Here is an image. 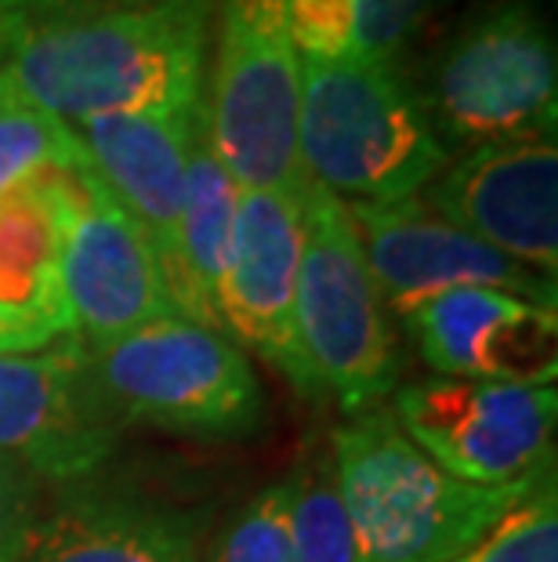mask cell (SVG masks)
<instances>
[{
	"mask_svg": "<svg viewBox=\"0 0 558 562\" xmlns=\"http://www.w3.org/2000/svg\"><path fill=\"white\" fill-rule=\"evenodd\" d=\"M218 0L0 8V66L15 88L66 124L110 113L193 105L204 94Z\"/></svg>",
	"mask_w": 558,
	"mask_h": 562,
	"instance_id": "1",
	"label": "cell"
},
{
	"mask_svg": "<svg viewBox=\"0 0 558 562\" xmlns=\"http://www.w3.org/2000/svg\"><path fill=\"white\" fill-rule=\"evenodd\" d=\"M330 461L355 562H454L544 475L540 469L504 486L457 480L413 447L385 406L338 425Z\"/></svg>",
	"mask_w": 558,
	"mask_h": 562,
	"instance_id": "2",
	"label": "cell"
},
{
	"mask_svg": "<svg viewBox=\"0 0 558 562\" xmlns=\"http://www.w3.org/2000/svg\"><path fill=\"white\" fill-rule=\"evenodd\" d=\"M298 149L308 182L360 203L421 196L449 164L424 94L391 63L301 55Z\"/></svg>",
	"mask_w": 558,
	"mask_h": 562,
	"instance_id": "3",
	"label": "cell"
},
{
	"mask_svg": "<svg viewBox=\"0 0 558 562\" xmlns=\"http://www.w3.org/2000/svg\"><path fill=\"white\" fill-rule=\"evenodd\" d=\"M287 11L291 0H218L215 8L207 138L240 189H308L298 149L301 55Z\"/></svg>",
	"mask_w": 558,
	"mask_h": 562,
	"instance_id": "4",
	"label": "cell"
},
{
	"mask_svg": "<svg viewBox=\"0 0 558 562\" xmlns=\"http://www.w3.org/2000/svg\"><path fill=\"white\" fill-rule=\"evenodd\" d=\"M298 341L316 385L349 417L377 411L399 385L388 308L344 200L308 182L301 196Z\"/></svg>",
	"mask_w": 558,
	"mask_h": 562,
	"instance_id": "5",
	"label": "cell"
},
{
	"mask_svg": "<svg viewBox=\"0 0 558 562\" xmlns=\"http://www.w3.org/2000/svg\"><path fill=\"white\" fill-rule=\"evenodd\" d=\"M102 396L124 425L196 439L251 436L265 422V392L229 334L185 316L91 349Z\"/></svg>",
	"mask_w": 558,
	"mask_h": 562,
	"instance_id": "6",
	"label": "cell"
},
{
	"mask_svg": "<svg viewBox=\"0 0 558 562\" xmlns=\"http://www.w3.org/2000/svg\"><path fill=\"white\" fill-rule=\"evenodd\" d=\"M558 58L551 26L529 0H497L439 55L424 105L443 146L555 138Z\"/></svg>",
	"mask_w": 558,
	"mask_h": 562,
	"instance_id": "7",
	"label": "cell"
},
{
	"mask_svg": "<svg viewBox=\"0 0 558 562\" xmlns=\"http://www.w3.org/2000/svg\"><path fill=\"white\" fill-rule=\"evenodd\" d=\"M391 417L439 469L475 486H504L551 464L555 385L432 378L391 392Z\"/></svg>",
	"mask_w": 558,
	"mask_h": 562,
	"instance_id": "8",
	"label": "cell"
},
{
	"mask_svg": "<svg viewBox=\"0 0 558 562\" xmlns=\"http://www.w3.org/2000/svg\"><path fill=\"white\" fill-rule=\"evenodd\" d=\"M124 422L102 396L77 334L37 352L0 356V453L41 483L80 486L121 447Z\"/></svg>",
	"mask_w": 558,
	"mask_h": 562,
	"instance_id": "9",
	"label": "cell"
},
{
	"mask_svg": "<svg viewBox=\"0 0 558 562\" xmlns=\"http://www.w3.org/2000/svg\"><path fill=\"white\" fill-rule=\"evenodd\" d=\"M301 196L280 189H240L218 286V323L305 400H323L298 341Z\"/></svg>",
	"mask_w": 558,
	"mask_h": 562,
	"instance_id": "10",
	"label": "cell"
},
{
	"mask_svg": "<svg viewBox=\"0 0 558 562\" xmlns=\"http://www.w3.org/2000/svg\"><path fill=\"white\" fill-rule=\"evenodd\" d=\"M424 207L555 280L558 269V149L555 138H508L449 160L424 186Z\"/></svg>",
	"mask_w": 558,
	"mask_h": 562,
	"instance_id": "11",
	"label": "cell"
},
{
	"mask_svg": "<svg viewBox=\"0 0 558 562\" xmlns=\"http://www.w3.org/2000/svg\"><path fill=\"white\" fill-rule=\"evenodd\" d=\"M344 207L360 233L382 302L396 316L457 286H497L555 308V280L454 229L424 207L421 196L399 203L344 200Z\"/></svg>",
	"mask_w": 558,
	"mask_h": 562,
	"instance_id": "12",
	"label": "cell"
},
{
	"mask_svg": "<svg viewBox=\"0 0 558 562\" xmlns=\"http://www.w3.org/2000/svg\"><path fill=\"white\" fill-rule=\"evenodd\" d=\"M62 283L77 338L88 349H102L163 316H182L157 250L94 167L84 171V189L66 222Z\"/></svg>",
	"mask_w": 558,
	"mask_h": 562,
	"instance_id": "13",
	"label": "cell"
},
{
	"mask_svg": "<svg viewBox=\"0 0 558 562\" xmlns=\"http://www.w3.org/2000/svg\"><path fill=\"white\" fill-rule=\"evenodd\" d=\"M402 323L439 378L555 385L558 319L551 305L497 286H457L410 308Z\"/></svg>",
	"mask_w": 558,
	"mask_h": 562,
	"instance_id": "14",
	"label": "cell"
},
{
	"mask_svg": "<svg viewBox=\"0 0 558 562\" xmlns=\"http://www.w3.org/2000/svg\"><path fill=\"white\" fill-rule=\"evenodd\" d=\"M47 167L0 196V356L37 352L77 334L62 283V240L84 171Z\"/></svg>",
	"mask_w": 558,
	"mask_h": 562,
	"instance_id": "15",
	"label": "cell"
},
{
	"mask_svg": "<svg viewBox=\"0 0 558 562\" xmlns=\"http://www.w3.org/2000/svg\"><path fill=\"white\" fill-rule=\"evenodd\" d=\"M196 124L200 102L171 105V110L110 113L73 124L94 175L157 250L171 297H178V277H182L178 211H182L185 157L196 138Z\"/></svg>",
	"mask_w": 558,
	"mask_h": 562,
	"instance_id": "16",
	"label": "cell"
},
{
	"mask_svg": "<svg viewBox=\"0 0 558 562\" xmlns=\"http://www.w3.org/2000/svg\"><path fill=\"white\" fill-rule=\"evenodd\" d=\"M200 530L193 508L88 480L41 512L19 562H200Z\"/></svg>",
	"mask_w": 558,
	"mask_h": 562,
	"instance_id": "17",
	"label": "cell"
},
{
	"mask_svg": "<svg viewBox=\"0 0 558 562\" xmlns=\"http://www.w3.org/2000/svg\"><path fill=\"white\" fill-rule=\"evenodd\" d=\"M240 186L218 164L207 138V105L200 99L196 138L185 157L182 211H178V313L204 327L221 330L218 323V286L229 258V236L236 218Z\"/></svg>",
	"mask_w": 558,
	"mask_h": 562,
	"instance_id": "18",
	"label": "cell"
},
{
	"mask_svg": "<svg viewBox=\"0 0 558 562\" xmlns=\"http://www.w3.org/2000/svg\"><path fill=\"white\" fill-rule=\"evenodd\" d=\"M88 153L73 124L58 121L15 88L0 69V196L47 167H80Z\"/></svg>",
	"mask_w": 558,
	"mask_h": 562,
	"instance_id": "19",
	"label": "cell"
},
{
	"mask_svg": "<svg viewBox=\"0 0 558 562\" xmlns=\"http://www.w3.org/2000/svg\"><path fill=\"white\" fill-rule=\"evenodd\" d=\"M294 475L291 497V559L294 562H355L352 526L344 516L334 461L319 453Z\"/></svg>",
	"mask_w": 558,
	"mask_h": 562,
	"instance_id": "20",
	"label": "cell"
},
{
	"mask_svg": "<svg viewBox=\"0 0 558 562\" xmlns=\"http://www.w3.org/2000/svg\"><path fill=\"white\" fill-rule=\"evenodd\" d=\"M294 475L258 490L221 526L200 562H294L291 559Z\"/></svg>",
	"mask_w": 558,
	"mask_h": 562,
	"instance_id": "21",
	"label": "cell"
},
{
	"mask_svg": "<svg viewBox=\"0 0 558 562\" xmlns=\"http://www.w3.org/2000/svg\"><path fill=\"white\" fill-rule=\"evenodd\" d=\"M454 562H558L555 472H544L540 483Z\"/></svg>",
	"mask_w": 558,
	"mask_h": 562,
	"instance_id": "22",
	"label": "cell"
},
{
	"mask_svg": "<svg viewBox=\"0 0 558 562\" xmlns=\"http://www.w3.org/2000/svg\"><path fill=\"white\" fill-rule=\"evenodd\" d=\"M435 0H355V55L391 63L410 44Z\"/></svg>",
	"mask_w": 558,
	"mask_h": 562,
	"instance_id": "23",
	"label": "cell"
},
{
	"mask_svg": "<svg viewBox=\"0 0 558 562\" xmlns=\"http://www.w3.org/2000/svg\"><path fill=\"white\" fill-rule=\"evenodd\" d=\"M291 37L298 55L349 58L355 55V0H291Z\"/></svg>",
	"mask_w": 558,
	"mask_h": 562,
	"instance_id": "24",
	"label": "cell"
},
{
	"mask_svg": "<svg viewBox=\"0 0 558 562\" xmlns=\"http://www.w3.org/2000/svg\"><path fill=\"white\" fill-rule=\"evenodd\" d=\"M41 519V480L15 458L0 453V562H19Z\"/></svg>",
	"mask_w": 558,
	"mask_h": 562,
	"instance_id": "25",
	"label": "cell"
},
{
	"mask_svg": "<svg viewBox=\"0 0 558 562\" xmlns=\"http://www.w3.org/2000/svg\"><path fill=\"white\" fill-rule=\"evenodd\" d=\"M41 4H121V0H41Z\"/></svg>",
	"mask_w": 558,
	"mask_h": 562,
	"instance_id": "26",
	"label": "cell"
}]
</instances>
